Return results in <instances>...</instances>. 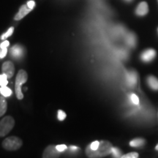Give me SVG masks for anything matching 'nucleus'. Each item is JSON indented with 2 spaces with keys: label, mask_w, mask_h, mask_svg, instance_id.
Wrapping results in <instances>:
<instances>
[{
  "label": "nucleus",
  "mask_w": 158,
  "mask_h": 158,
  "mask_svg": "<svg viewBox=\"0 0 158 158\" xmlns=\"http://www.w3.org/2000/svg\"><path fill=\"white\" fill-rule=\"evenodd\" d=\"M111 149L112 146L109 142L102 141L100 143L99 148L96 151L91 149L89 146L87 149H86V154L90 157H102V156H106L111 153Z\"/></svg>",
  "instance_id": "nucleus-1"
},
{
  "label": "nucleus",
  "mask_w": 158,
  "mask_h": 158,
  "mask_svg": "<svg viewBox=\"0 0 158 158\" xmlns=\"http://www.w3.org/2000/svg\"><path fill=\"white\" fill-rule=\"evenodd\" d=\"M28 76L27 72L23 70H21L18 73L15 81V94L19 100H22L23 98V94L21 91V85L27 82Z\"/></svg>",
  "instance_id": "nucleus-2"
},
{
  "label": "nucleus",
  "mask_w": 158,
  "mask_h": 158,
  "mask_svg": "<svg viewBox=\"0 0 158 158\" xmlns=\"http://www.w3.org/2000/svg\"><path fill=\"white\" fill-rule=\"evenodd\" d=\"M15 125L14 118L7 116L0 121V137L7 135Z\"/></svg>",
  "instance_id": "nucleus-3"
},
{
  "label": "nucleus",
  "mask_w": 158,
  "mask_h": 158,
  "mask_svg": "<svg viewBox=\"0 0 158 158\" xmlns=\"http://www.w3.org/2000/svg\"><path fill=\"white\" fill-rule=\"evenodd\" d=\"M22 146V141L19 138L11 136L7 138L2 142V147L5 149L9 151H15Z\"/></svg>",
  "instance_id": "nucleus-4"
},
{
  "label": "nucleus",
  "mask_w": 158,
  "mask_h": 158,
  "mask_svg": "<svg viewBox=\"0 0 158 158\" xmlns=\"http://www.w3.org/2000/svg\"><path fill=\"white\" fill-rule=\"evenodd\" d=\"M2 70L3 73H5L6 76H7V78H10L13 76L15 73L14 64H13L11 62H8V61H7V62L3 63Z\"/></svg>",
  "instance_id": "nucleus-5"
},
{
  "label": "nucleus",
  "mask_w": 158,
  "mask_h": 158,
  "mask_svg": "<svg viewBox=\"0 0 158 158\" xmlns=\"http://www.w3.org/2000/svg\"><path fill=\"white\" fill-rule=\"evenodd\" d=\"M59 152L54 146H49L45 149L43 154V157H59Z\"/></svg>",
  "instance_id": "nucleus-6"
},
{
  "label": "nucleus",
  "mask_w": 158,
  "mask_h": 158,
  "mask_svg": "<svg viewBox=\"0 0 158 158\" xmlns=\"http://www.w3.org/2000/svg\"><path fill=\"white\" fill-rule=\"evenodd\" d=\"M156 56V51L154 49H147L142 53L141 59L144 62H151Z\"/></svg>",
  "instance_id": "nucleus-7"
},
{
  "label": "nucleus",
  "mask_w": 158,
  "mask_h": 158,
  "mask_svg": "<svg viewBox=\"0 0 158 158\" xmlns=\"http://www.w3.org/2000/svg\"><path fill=\"white\" fill-rule=\"evenodd\" d=\"M148 12H149V7H148L147 3L146 2H142L138 5L135 13L139 16H143L147 14Z\"/></svg>",
  "instance_id": "nucleus-8"
},
{
  "label": "nucleus",
  "mask_w": 158,
  "mask_h": 158,
  "mask_svg": "<svg viewBox=\"0 0 158 158\" xmlns=\"http://www.w3.org/2000/svg\"><path fill=\"white\" fill-rule=\"evenodd\" d=\"M32 10V9L29 8V7L27 6V5H24L23 6H21V8H20L19 13H17V15L15 16V20L16 21H19V20H21V19H23V17L26 16L29 12H31Z\"/></svg>",
  "instance_id": "nucleus-9"
},
{
  "label": "nucleus",
  "mask_w": 158,
  "mask_h": 158,
  "mask_svg": "<svg viewBox=\"0 0 158 158\" xmlns=\"http://www.w3.org/2000/svg\"><path fill=\"white\" fill-rule=\"evenodd\" d=\"M11 55L15 59L21 58L23 54V49L21 45H15L11 48Z\"/></svg>",
  "instance_id": "nucleus-10"
},
{
  "label": "nucleus",
  "mask_w": 158,
  "mask_h": 158,
  "mask_svg": "<svg viewBox=\"0 0 158 158\" xmlns=\"http://www.w3.org/2000/svg\"><path fill=\"white\" fill-rule=\"evenodd\" d=\"M127 83L130 86H134L137 83V74L135 72H130L127 75Z\"/></svg>",
  "instance_id": "nucleus-11"
},
{
  "label": "nucleus",
  "mask_w": 158,
  "mask_h": 158,
  "mask_svg": "<svg viewBox=\"0 0 158 158\" xmlns=\"http://www.w3.org/2000/svg\"><path fill=\"white\" fill-rule=\"evenodd\" d=\"M147 84L149 87L154 90H158V79L150 76L147 78Z\"/></svg>",
  "instance_id": "nucleus-12"
},
{
  "label": "nucleus",
  "mask_w": 158,
  "mask_h": 158,
  "mask_svg": "<svg viewBox=\"0 0 158 158\" xmlns=\"http://www.w3.org/2000/svg\"><path fill=\"white\" fill-rule=\"evenodd\" d=\"M7 101L3 97H0V116H3L7 110Z\"/></svg>",
  "instance_id": "nucleus-13"
},
{
  "label": "nucleus",
  "mask_w": 158,
  "mask_h": 158,
  "mask_svg": "<svg viewBox=\"0 0 158 158\" xmlns=\"http://www.w3.org/2000/svg\"><path fill=\"white\" fill-rule=\"evenodd\" d=\"M144 143H145V141L143 138H135V139L130 141V145L133 147H142Z\"/></svg>",
  "instance_id": "nucleus-14"
},
{
  "label": "nucleus",
  "mask_w": 158,
  "mask_h": 158,
  "mask_svg": "<svg viewBox=\"0 0 158 158\" xmlns=\"http://www.w3.org/2000/svg\"><path fill=\"white\" fill-rule=\"evenodd\" d=\"M0 93L4 97H9L12 94V91L7 86H3L0 87Z\"/></svg>",
  "instance_id": "nucleus-15"
},
{
  "label": "nucleus",
  "mask_w": 158,
  "mask_h": 158,
  "mask_svg": "<svg viewBox=\"0 0 158 158\" xmlns=\"http://www.w3.org/2000/svg\"><path fill=\"white\" fill-rule=\"evenodd\" d=\"M127 43L130 46H135V37L133 34H129L127 37Z\"/></svg>",
  "instance_id": "nucleus-16"
},
{
  "label": "nucleus",
  "mask_w": 158,
  "mask_h": 158,
  "mask_svg": "<svg viewBox=\"0 0 158 158\" xmlns=\"http://www.w3.org/2000/svg\"><path fill=\"white\" fill-rule=\"evenodd\" d=\"M7 76H6L5 73L2 75H0V86H7V84H8V81H7Z\"/></svg>",
  "instance_id": "nucleus-17"
},
{
  "label": "nucleus",
  "mask_w": 158,
  "mask_h": 158,
  "mask_svg": "<svg viewBox=\"0 0 158 158\" xmlns=\"http://www.w3.org/2000/svg\"><path fill=\"white\" fill-rule=\"evenodd\" d=\"M13 31H14V28H13V27H10V28L8 30L6 31L5 34L2 35L1 39L2 40H5L6 38H7V37L11 36L12 34L13 33Z\"/></svg>",
  "instance_id": "nucleus-18"
},
{
  "label": "nucleus",
  "mask_w": 158,
  "mask_h": 158,
  "mask_svg": "<svg viewBox=\"0 0 158 158\" xmlns=\"http://www.w3.org/2000/svg\"><path fill=\"white\" fill-rule=\"evenodd\" d=\"M111 153L113 154L114 157H122V156H121V152H120V150L117 149V148H113V147H112Z\"/></svg>",
  "instance_id": "nucleus-19"
},
{
  "label": "nucleus",
  "mask_w": 158,
  "mask_h": 158,
  "mask_svg": "<svg viewBox=\"0 0 158 158\" xmlns=\"http://www.w3.org/2000/svg\"><path fill=\"white\" fill-rule=\"evenodd\" d=\"M57 117H58V119L59 120V121H63V120L66 118V114H65L63 110H59Z\"/></svg>",
  "instance_id": "nucleus-20"
},
{
  "label": "nucleus",
  "mask_w": 158,
  "mask_h": 158,
  "mask_svg": "<svg viewBox=\"0 0 158 158\" xmlns=\"http://www.w3.org/2000/svg\"><path fill=\"white\" fill-rule=\"evenodd\" d=\"M130 100H131V101L133 104H135V105L139 104V98H138V97L135 94H131V97H130Z\"/></svg>",
  "instance_id": "nucleus-21"
},
{
  "label": "nucleus",
  "mask_w": 158,
  "mask_h": 158,
  "mask_svg": "<svg viewBox=\"0 0 158 158\" xmlns=\"http://www.w3.org/2000/svg\"><path fill=\"white\" fill-rule=\"evenodd\" d=\"M122 158H137L138 157V154L136 152H130L127 155L122 156Z\"/></svg>",
  "instance_id": "nucleus-22"
},
{
  "label": "nucleus",
  "mask_w": 158,
  "mask_h": 158,
  "mask_svg": "<svg viewBox=\"0 0 158 158\" xmlns=\"http://www.w3.org/2000/svg\"><path fill=\"white\" fill-rule=\"evenodd\" d=\"M99 146H100V142L98 141H96L92 142V143L89 145V147H90V149H92V150L96 151V150L99 148Z\"/></svg>",
  "instance_id": "nucleus-23"
},
{
  "label": "nucleus",
  "mask_w": 158,
  "mask_h": 158,
  "mask_svg": "<svg viewBox=\"0 0 158 158\" xmlns=\"http://www.w3.org/2000/svg\"><path fill=\"white\" fill-rule=\"evenodd\" d=\"M56 148L59 152H64L67 149V146L64 145V144H60V145L56 146Z\"/></svg>",
  "instance_id": "nucleus-24"
},
{
  "label": "nucleus",
  "mask_w": 158,
  "mask_h": 158,
  "mask_svg": "<svg viewBox=\"0 0 158 158\" xmlns=\"http://www.w3.org/2000/svg\"><path fill=\"white\" fill-rule=\"evenodd\" d=\"M7 53V48H1L0 49V59L5 58L6 54Z\"/></svg>",
  "instance_id": "nucleus-25"
},
{
  "label": "nucleus",
  "mask_w": 158,
  "mask_h": 158,
  "mask_svg": "<svg viewBox=\"0 0 158 158\" xmlns=\"http://www.w3.org/2000/svg\"><path fill=\"white\" fill-rule=\"evenodd\" d=\"M9 45H10L9 41L7 40L4 41L3 43H2L1 44H0V48H7V47L9 46Z\"/></svg>",
  "instance_id": "nucleus-26"
},
{
  "label": "nucleus",
  "mask_w": 158,
  "mask_h": 158,
  "mask_svg": "<svg viewBox=\"0 0 158 158\" xmlns=\"http://www.w3.org/2000/svg\"><path fill=\"white\" fill-rule=\"evenodd\" d=\"M27 5L29 7V8L33 10V8H34L35 6V1H33V0H31V1H29L28 2H27Z\"/></svg>",
  "instance_id": "nucleus-27"
},
{
  "label": "nucleus",
  "mask_w": 158,
  "mask_h": 158,
  "mask_svg": "<svg viewBox=\"0 0 158 158\" xmlns=\"http://www.w3.org/2000/svg\"><path fill=\"white\" fill-rule=\"evenodd\" d=\"M69 149H70L71 152H76L78 150V148L77 147H75V146H71V147L69 148Z\"/></svg>",
  "instance_id": "nucleus-28"
},
{
  "label": "nucleus",
  "mask_w": 158,
  "mask_h": 158,
  "mask_svg": "<svg viewBox=\"0 0 158 158\" xmlns=\"http://www.w3.org/2000/svg\"><path fill=\"white\" fill-rule=\"evenodd\" d=\"M155 149H156V150H157V151H158V143H157V145L156 146V147H155Z\"/></svg>",
  "instance_id": "nucleus-29"
},
{
  "label": "nucleus",
  "mask_w": 158,
  "mask_h": 158,
  "mask_svg": "<svg viewBox=\"0 0 158 158\" xmlns=\"http://www.w3.org/2000/svg\"><path fill=\"white\" fill-rule=\"evenodd\" d=\"M126 1H127V2H130V1H131V0H126Z\"/></svg>",
  "instance_id": "nucleus-30"
},
{
  "label": "nucleus",
  "mask_w": 158,
  "mask_h": 158,
  "mask_svg": "<svg viewBox=\"0 0 158 158\" xmlns=\"http://www.w3.org/2000/svg\"><path fill=\"white\" fill-rule=\"evenodd\" d=\"M157 1H158V0H157Z\"/></svg>",
  "instance_id": "nucleus-31"
}]
</instances>
